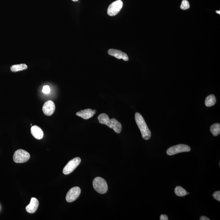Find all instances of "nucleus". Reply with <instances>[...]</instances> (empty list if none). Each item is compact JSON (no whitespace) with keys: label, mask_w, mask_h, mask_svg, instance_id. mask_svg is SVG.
I'll return each mask as SVG.
<instances>
[{"label":"nucleus","mask_w":220,"mask_h":220,"mask_svg":"<svg viewBox=\"0 0 220 220\" xmlns=\"http://www.w3.org/2000/svg\"><path fill=\"white\" fill-rule=\"evenodd\" d=\"M99 123L108 126L112 128L115 132L120 133L122 130V126L120 122L115 118L110 119L108 115L105 113H102L98 116Z\"/></svg>","instance_id":"1"},{"label":"nucleus","mask_w":220,"mask_h":220,"mask_svg":"<svg viewBox=\"0 0 220 220\" xmlns=\"http://www.w3.org/2000/svg\"><path fill=\"white\" fill-rule=\"evenodd\" d=\"M135 120L141 131L143 138L145 140H148L150 139L151 133L142 115L138 112H136L135 114Z\"/></svg>","instance_id":"2"},{"label":"nucleus","mask_w":220,"mask_h":220,"mask_svg":"<svg viewBox=\"0 0 220 220\" xmlns=\"http://www.w3.org/2000/svg\"><path fill=\"white\" fill-rule=\"evenodd\" d=\"M93 185L95 191L100 194H105L108 190L107 182L102 177L95 178L93 180Z\"/></svg>","instance_id":"3"},{"label":"nucleus","mask_w":220,"mask_h":220,"mask_svg":"<svg viewBox=\"0 0 220 220\" xmlns=\"http://www.w3.org/2000/svg\"><path fill=\"white\" fill-rule=\"evenodd\" d=\"M30 153L22 149L18 150L14 152L13 156V160L15 163H23L26 162L30 160Z\"/></svg>","instance_id":"4"},{"label":"nucleus","mask_w":220,"mask_h":220,"mask_svg":"<svg viewBox=\"0 0 220 220\" xmlns=\"http://www.w3.org/2000/svg\"><path fill=\"white\" fill-rule=\"evenodd\" d=\"M190 150L189 146L183 144H178L168 148L167 151V154L168 155L172 156L181 152H189Z\"/></svg>","instance_id":"5"},{"label":"nucleus","mask_w":220,"mask_h":220,"mask_svg":"<svg viewBox=\"0 0 220 220\" xmlns=\"http://www.w3.org/2000/svg\"><path fill=\"white\" fill-rule=\"evenodd\" d=\"M81 161V160L79 157H75L69 161L64 168L63 170L64 174L68 175L72 173L79 166Z\"/></svg>","instance_id":"6"},{"label":"nucleus","mask_w":220,"mask_h":220,"mask_svg":"<svg viewBox=\"0 0 220 220\" xmlns=\"http://www.w3.org/2000/svg\"><path fill=\"white\" fill-rule=\"evenodd\" d=\"M123 3L121 0H117L110 4L107 10V14L110 16L117 15L122 7Z\"/></svg>","instance_id":"7"},{"label":"nucleus","mask_w":220,"mask_h":220,"mask_svg":"<svg viewBox=\"0 0 220 220\" xmlns=\"http://www.w3.org/2000/svg\"><path fill=\"white\" fill-rule=\"evenodd\" d=\"M81 189L79 187H75L69 191L66 197L67 202L71 203L75 201L80 195Z\"/></svg>","instance_id":"8"},{"label":"nucleus","mask_w":220,"mask_h":220,"mask_svg":"<svg viewBox=\"0 0 220 220\" xmlns=\"http://www.w3.org/2000/svg\"><path fill=\"white\" fill-rule=\"evenodd\" d=\"M55 110V105L51 100H48L45 103L42 107L43 113L47 116H51L54 113Z\"/></svg>","instance_id":"9"},{"label":"nucleus","mask_w":220,"mask_h":220,"mask_svg":"<svg viewBox=\"0 0 220 220\" xmlns=\"http://www.w3.org/2000/svg\"><path fill=\"white\" fill-rule=\"evenodd\" d=\"M108 53L109 55L115 57L117 59H122L125 61H127L129 60L128 55L126 53L122 52L120 50L110 49L108 50Z\"/></svg>","instance_id":"10"},{"label":"nucleus","mask_w":220,"mask_h":220,"mask_svg":"<svg viewBox=\"0 0 220 220\" xmlns=\"http://www.w3.org/2000/svg\"><path fill=\"white\" fill-rule=\"evenodd\" d=\"M96 110H92L89 108H87L84 110H81L77 112L76 115L80 117L84 120H88L93 117L96 113Z\"/></svg>","instance_id":"11"},{"label":"nucleus","mask_w":220,"mask_h":220,"mask_svg":"<svg viewBox=\"0 0 220 220\" xmlns=\"http://www.w3.org/2000/svg\"><path fill=\"white\" fill-rule=\"evenodd\" d=\"M39 205L38 199L35 198H32L30 204L26 207V212L30 214H33L36 211Z\"/></svg>","instance_id":"12"},{"label":"nucleus","mask_w":220,"mask_h":220,"mask_svg":"<svg viewBox=\"0 0 220 220\" xmlns=\"http://www.w3.org/2000/svg\"><path fill=\"white\" fill-rule=\"evenodd\" d=\"M32 135L37 140H41L43 137L44 133L41 128L35 125L32 126L31 128Z\"/></svg>","instance_id":"13"},{"label":"nucleus","mask_w":220,"mask_h":220,"mask_svg":"<svg viewBox=\"0 0 220 220\" xmlns=\"http://www.w3.org/2000/svg\"><path fill=\"white\" fill-rule=\"evenodd\" d=\"M216 98L214 95H210L208 96L205 100V105L207 107H211L215 105Z\"/></svg>","instance_id":"14"},{"label":"nucleus","mask_w":220,"mask_h":220,"mask_svg":"<svg viewBox=\"0 0 220 220\" xmlns=\"http://www.w3.org/2000/svg\"><path fill=\"white\" fill-rule=\"evenodd\" d=\"M27 69V66L25 64H21L19 65H15L11 67V70L12 72H16L22 71Z\"/></svg>","instance_id":"15"},{"label":"nucleus","mask_w":220,"mask_h":220,"mask_svg":"<svg viewBox=\"0 0 220 220\" xmlns=\"http://www.w3.org/2000/svg\"><path fill=\"white\" fill-rule=\"evenodd\" d=\"M210 130L212 134L214 136H217L220 133V124L215 123L211 126Z\"/></svg>","instance_id":"16"},{"label":"nucleus","mask_w":220,"mask_h":220,"mask_svg":"<svg viewBox=\"0 0 220 220\" xmlns=\"http://www.w3.org/2000/svg\"><path fill=\"white\" fill-rule=\"evenodd\" d=\"M175 194L178 197H184L188 194L187 192L182 187L180 186L176 187L175 189Z\"/></svg>","instance_id":"17"},{"label":"nucleus","mask_w":220,"mask_h":220,"mask_svg":"<svg viewBox=\"0 0 220 220\" xmlns=\"http://www.w3.org/2000/svg\"><path fill=\"white\" fill-rule=\"evenodd\" d=\"M189 8V1L187 0H183L181 5V8L182 10H186Z\"/></svg>","instance_id":"18"},{"label":"nucleus","mask_w":220,"mask_h":220,"mask_svg":"<svg viewBox=\"0 0 220 220\" xmlns=\"http://www.w3.org/2000/svg\"><path fill=\"white\" fill-rule=\"evenodd\" d=\"M214 199L217 200L218 201H220V191H217L214 192L213 195Z\"/></svg>","instance_id":"19"},{"label":"nucleus","mask_w":220,"mask_h":220,"mask_svg":"<svg viewBox=\"0 0 220 220\" xmlns=\"http://www.w3.org/2000/svg\"><path fill=\"white\" fill-rule=\"evenodd\" d=\"M42 92L45 94H48L50 92V88L49 86L46 85L44 86L43 89H42Z\"/></svg>","instance_id":"20"},{"label":"nucleus","mask_w":220,"mask_h":220,"mask_svg":"<svg viewBox=\"0 0 220 220\" xmlns=\"http://www.w3.org/2000/svg\"><path fill=\"white\" fill-rule=\"evenodd\" d=\"M160 219L161 220H168V216L165 214H162L160 216Z\"/></svg>","instance_id":"21"},{"label":"nucleus","mask_w":220,"mask_h":220,"mask_svg":"<svg viewBox=\"0 0 220 220\" xmlns=\"http://www.w3.org/2000/svg\"><path fill=\"white\" fill-rule=\"evenodd\" d=\"M200 220H210V219H209V218H208V217H205V216H201V217H200Z\"/></svg>","instance_id":"22"},{"label":"nucleus","mask_w":220,"mask_h":220,"mask_svg":"<svg viewBox=\"0 0 220 220\" xmlns=\"http://www.w3.org/2000/svg\"><path fill=\"white\" fill-rule=\"evenodd\" d=\"M216 12H217V13H218V14H220V11H216Z\"/></svg>","instance_id":"23"},{"label":"nucleus","mask_w":220,"mask_h":220,"mask_svg":"<svg viewBox=\"0 0 220 220\" xmlns=\"http://www.w3.org/2000/svg\"><path fill=\"white\" fill-rule=\"evenodd\" d=\"M72 1H74V2H76V1H79V0H72Z\"/></svg>","instance_id":"24"}]
</instances>
